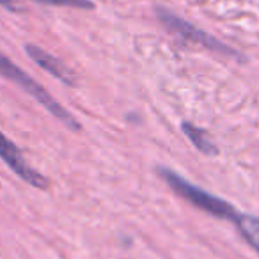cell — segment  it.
I'll return each instance as SVG.
<instances>
[{
  "label": "cell",
  "instance_id": "obj_1",
  "mask_svg": "<svg viewBox=\"0 0 259 259\" xmlns=\"http://www.w3.org/2000/svg\"><path fill=\"white\" fill-rule=\"evenodd\" d=\"M158 174L180 197H183L185 201H188L190 204H194L195 208L202 209V211L209 213V215L217 217V219L229 220V222H236L238 217L241 215L231 202L224 201V199L217 197V195L209 194V192L202 190L201 187L190 183L188 180H185L183 176H180L174 170L167 169V167H158Z\"/></svg>",
  "mask_w": 259,
  "mask_h": 259
},
{
  "label": "cell",
  "instance_id": "obj_2",
  "mask_svg": "<svg viewBox=\"0 0 259 259\" xmlns=\"http://www.w3.org/2000/svg\"><path fill=\"white\" fill-rule=\"evenodd\" d=\"M0 75L4 78L15 82L16 85H20L27 94L34 98L37 103H41V107H45L55 119L62 122L64 126H68L69 130H75V132H80L82 130V124L75 119V115L69 110H66L47 89H45L41 83H37L29 73L23 71L20 66H16L11 59H8L4 54H0Z\"/></svg>",
  "mask_w": 259,
  "mask_h": 259
},
{
  "label": "cell",
  "instance_id": "obj_3",
  "mask_svg": "<svg viewBox=\"0 0 259 259\" xmlns=\"http://www.w3.org/2000/svg\"><path fill=\"white\" fill-rule=\"evenodd\" d=\"M156 11H158L160 22H162L163 25H165L167 29L170 30V32L178 34V36L183 37L185 41H190V43L201 45V47L208 48V50H215V52H220V54L236 55L233 50H231L229 47L222 45L219 39H215V37H211L209 34H206L204 30H201V29H197V27H194L192 23L185 22L183 18L176 16L174 13L165 11V9H162V8H158Z\"/></svg>",
  "mask_w": 259,
  "mask_h": 259
},
{
  "label": "cell",
  "instance_id": "obj_4",
  "mask_svg": "<svg viewBox=\"0 0 259 259\" xmlns=\"http://www.w3.org/2000/svg\"><path fill=\"white\" fill-rule=\"evenodd\" d=\"M0 158L4 160L6 165H8L16 176L22 178V180L27 181L29 185H32L34 188L47 190V188L50 187V181L47 180V176H43V174L37 172L36 169H32V167L27 163V160L23 158L18 146L13 141H9L2 132H0Z\"/></svg>",
  "mask_w": 259,
  "mask_h": 259
},
{
  "label": "cell",
  "instance_id": "obj_5",
  "mask_svg": "<svg viewBox=\"0 0 259 259\" xmlns=\"http://www.w3.org/2000/svg\"><path fill=\"white\" fill-rule=\"evenodd\" d=\"M25 52L39 68H43L45 71L50 73L52 76L61 80L66 85H75V76H73L71 69H69L68 66H64V62L59 61L50 52H47L45 48L37 47V45H32V43L25 45Z\"/></svg>",
  "mask_w": 259,
  "mask_h": 259
},
{
  "label": "cell",
  "instance_id": "obj_6",
  "mask_svg": "<svg viewBox=\"0 0 259 259\" xmlns=\"http://www.w3.org/2000/svg\"><path fill=\"white\" fill-rule=\"evenodd\" d=\"M181 130H183V134L187 135L188 141H190L201 153L209 155V156L219 155V148H217V144L213 142V139L209 137V134L206 130L199 128V126L192 124V122H183Z\"/></svg>",
  "mask_w": 259,
  "mask_h": 259
},
{
  "label": "cell",
  "instance_id": "obj_7",
  "mask_svg": "<svg viewBox=\"0 0 259 259\" xmlns=\"http://www.w3.org/2000/svg\"><path fill=\"white\" fill-rule=\"evenodd\" d=\"M234 224H236L241 236H243L245 240L248 241V245L259 254V217L240 215Z\"/></svg>",
  "mask_w": 259,
  "mask_h": 259
},
{
  "label": "cell",
  "instance_id": "obj_8",
  "mask_svg": "<svg viewBox=\"0 0 259 259\" xmlns=\"http://www.w3.org/2000/svg\"><path fill=\"white\" fill-rule=\"evenodd\" d=\"M47 6H61V8H75V9H94L91 0H34Z\"/></svg>",
  "mask_w": 259,
  "mask_h": 259
},
{
  "label": "cell",
  "instance_id": "obj_9",
  "mask_svg": "<svg viewBox=\"0 0 259 259\" xmlns=\"http://www.w3.org/2000/svg\"><path fill=\"white\" fill-rule=\"evenodd\" d=\"M0 6L6 9H9V11H20V4L16 2V0H0Z\"/></svg>",
  "mask_w": 259,
  "mask_h": 259
}]
</instances>
